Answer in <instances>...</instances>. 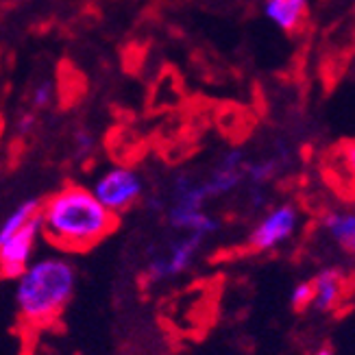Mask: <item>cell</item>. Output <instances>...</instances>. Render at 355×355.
I'll return each mask as SVG.
<instances>
[{
  "label": "cell",
  "mask_w": 355,
  "mask_h": 355,
  "mask_svg": "<svg viewBox=\"0 0 355 355\" xmlns=\"http://www.w3.org/2000/svg\"><path fill=\"white\" fill-rule=\"evenodd\" d=\"M325 234L340 246L343 251L353 253L355 249V214L349 209H331L320 220Z\"/></svg>",
  "instance_id": "11"
},
{
  "label": "cell",
  "mask_w": 355,
  "mask_h": 355,
  "mask_svg": "<svg viewBox=\"0 0 355 355\" xmlns=\"http://www.w3.org/2000/svg\"><path fill=\"white\" fill-rule=\"evenodd\" d=\"M116 225V216L107 211L83 185H66L40 207L42 236L66 253L89 251L110 236Z\"/></svg>",
  "instance_id": "1"
},
{
  "label": "cell",
  "mask_w": 355,
  "mask_h": 355,
  "mask_svg": "<svg viewBox=\"0 0 355 355\" xmlns=\"http://www.w3.org/2000/svg\"><path fill=\"white\" fill-rule=\"evenodd\" d=\"M89 192L116 218L133 209L144 198V177L131 166H112L94 179Z\"/></svg>",
  "instance_id": "5"
},
{
  "label": "cell",
  "mask_w": 355,
  "mask_h": 355,
  "mask_svg": "<svg viewBox=\"0 0 355 355\" xmlns=\"http://www.w3.org/2000/svg\"><path fill=\"white\" fill-rule=\"evenodd\" d=\"M57 98V87L53 81H40L33 89V94H31V103H33L35 110H49V107L55 103Z\"/></svg>",
  "instance_id": "13"
},
{
  "label": "cell",
  "mask_w": 355,
  "mask_h": 355,
  "mask_svg": "<svg viewBox=\"0 0 355 355\" xmlns=\"http://www.w3.org/2000/svg\"><path fill=\"white\" fill-rule=\"evenodd\" d=\"M279 166H282L279 157H268V159H257V162L246 159L244 183L249 181L253 188H264L266 183H270L277 175H279Z\"/></svg>",
  "instance_id": "12"
},
{
  "label": "cell",
  "mask_w": 355,
  "mask_h": 355,
  "mask_svg": "<svg viewBox=\"0 0 355 355\" xmlns=\"http://www.w3.org/2000/svg\"><path fill=\"white\" fill-rule=\"evenodd\" d=\"M312 301H314V290H312L310 282H299L290 290V305L295 307L297 312H303L307 307H312Z\"/></svg>",
  "instance_id": "14"
},
{
  "label": "cell",
  "mask_w": 355,
  "mask_h": 355,
  "mask_svg": "<svg viewBox=\"0 0 355 355\" xmlns=\"http://www.w3.org/2000/svg\"><path fill=\"white\" fill-rule=\"evenodd\" d=\"M94 135H92L87 129H79L74 135H72V146H74V153L76 157H87L92 150H94Z\"/></svg>",
  "instance_id": "15"
},
{
  "label": "cell",
  "mask_w": 355,
  "mask_h": 355,
  "mask_svg": "<svg viewBox=\"0 0 355 355\" xmlns=\"http://www.w3.org/2000/svg\"><path fill=\"white\" fill-rule=\"evenodd\" d=\"M314 355H336V353H334V351H331L329 347H322V349H318V351H316Z\"/></svg>",
  "instance_id": "17"
},
{
  "label": "cell",
  "mask_w": 355,
  "mask_h": 355,
  "mask_svg": "<svg viewBox=\"0 0 355 355\" xmlns=\"http://www.w3.org/2000/svg\"><path fill=\"white\" fill-rule=\"evenodd\" d=\"M203 242L205 240L200 236L179 234L175 240L168 242L164 251L150 257V261L146 264V277L150 282L162 284V282L175 279V277L183 275L185 270H190Z\"/></svg>",
  "instance_id": "7"
},
{
  "label": "cell",
  "mask_w": 355,
  "mask_h": 355,
  "mask_svg": "<svg viewBox=\"0 0 355 355\" xmlns=\"http://www.w3.org/2000/svg\"><path fill=\"white\" fill-rule=\"evenodd\" d=\"M310 284L314 290L312 307L318 312H334L345 295V275L338 268H322Z\"/></svg>",
  "instance_id": "9"
},
{
  "label": "cell",
  "mask_w": 355,
  "mask_h": 355,
  "mask_svg": "<svg viewBox=\"0 0 355 355\" xmlns=\"http://www.w3.org/2000/svg\"><path fill=\"white\" fill-rule=\"evenodd\" d=\"M207 200L209 198L203 181L192 175H179L173 183L171 200L166 205L168 225L179 234H194L203 240L218 234L220 223L205 209Z\"/></svg>",
  "instance_id": "4"
},
{
  "label": "cell",
  "mask_w": 355,
  "mask_h": 355,
  "mask_svg": "<svg viewBox=\"0 0 355 355\" xmlns=\"http://www.w3.org/2000/svg\"><path fill=\"white\" fill-rule=\"evenodd\" d=\"M305 11L307 0H266L264 3L266 18L286 33H292L303 24Z\"/></svg>",
  "instance_id": "10"
},
{
  "label": "cell",
  "mask_w": 355,
  "mask_h": 355,
  "mask_svg": "<svg viewBox=\"0 0 355 355\" xmlns=\"http://www.w3.org/2000/svg\"><path fill=\"white\" fill-rule=\"evenodd\" d=\"M37 198L15 205L0 223V272L15 279L35 259V246L42 238Z\"/></svg>",
  "instance_id": "3"
},
{
  "label": "cell",
  "mask_w": 355,
  "mask_h": 355,
  "mask_svg": "<svg viewBox=\"0 0 355 355\" xmlns=\"http://www.w3.org/2000/svg\"><path fill=\"white\" fill-rule=\"evenodd\" d=\"M35 127H37V118H35V114H24V116L18 120V133H22V135L31 133Z\"/></svg>",
  "instance_id": "16"
},
{
  "label": "cell",
  "mask_w": 355,
  "mask_h": 355,
  "mask_svg": "<svg viewBox=\"0 0 355 355\" xmlns=\"http://www.w3.org/2000/svg\"><path fill=\"white\" fill-rule=\"evenodd\" d=\"M15 307L28 327L55 322L74 297L76 266L64 255H42L15 277Z\"/></svg>",
  "instance_id": "2"
},
{
  "label": "cell",
  "mask_w": 355,
  "mask_h": 355,
  "mask_svg": "<svg viewBox=\"0 0 355 355\" xmlns=\"http://www.w3.org/2000/svg\"><path fill=\"white\" fill-rule=\"evenodd\" d=\"M299 223H301V214H299L297 205L279 203L272 209L264 211V216H261L257 225L251 229L246 244H249V249L253 253L275 251L295 238Z\"/></svg>",
  "instance_id": "6"
},
{
  "label": "cell",
  "mask_w": 355,
  "mask_h": 355,
  "mask_svg": "<svg viewBox=\"0 0 355 355\" xmlns=\"http://www.w3.org/2000/svg\"><path fill=\"white\" fill-rule=\"evenodd\" d=\"M244 166L246 155L242 148H229L214 164L209 177L203 181L207 198H223L234 194L244 183Z\"/></svg>",
  "instance_id": "8"
}]
</instances>
